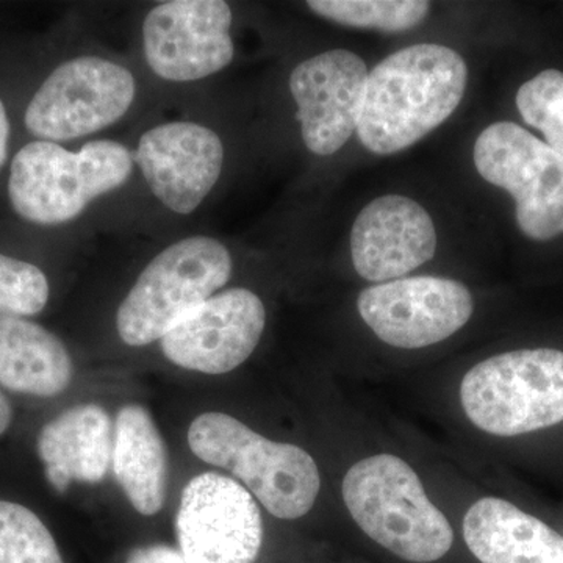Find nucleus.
<instances>
[{
	"instance_id": "1",
	"label": "nucleus",
	"mask_w": 563,
	"mask_h": 563,
	"mask_svg": "<svg viewBox=\"0 0 563 563\" xmlns=\"http://www.w3.org/2000/svg\"><path fill=\"white\" fill-rule=\"evenodd\" d=\"M466 79V63L451 47L417 44L395 52L369 70L358 140L374 154L407 150L454 113Z\"/></svg>"
},
{
	"instance_id": "2",
	"label": "nucleus",
	"mask_w": 563,
	"mask_h": 563,
	"mask_svg": "<svg viewBox=\"0 0 563 563\" xmlns=\"http://www.w3.org/2000/svg\"><path fill=\"white\" fill-rule=\"evenodd\" d=\"M342 492L358 528L404 561L435 562L453 547L450 521L428 498L412 466L396 455L355 463Z\"/></svg>"
},
{
	"instance_id": "3",
	"label": "nucleus",
	"mask_w": 563,
	"mask_h": 563,
	"mask_svg": "<svg viewBox=\"0 0 563 563\" xmlns=\"http://www.w3.org/2000/svg\"><path fill=\"white\" fill-rule=\"evenodd\" d=\"M132 168L131 152L118 141H90L79 152L33 141L11 162L10 202L33 224H65L96 198L124 185Z\"/></svg>"
},
{
	"instance_id": "4",
	"label": "nucleus",
	"mask_w": 563,
	"mask_h": 563,
	"mask_svg": "<svg viewBox=\"0 0 563 563\" xmlns=\"http://www.w3.org/2000/svg\"><path fill=\"white\" fill-rule=\"evenodd\" d=\"M188 444L196 457L242 481L280 520L303 517L317 501L321 477L312 455L296 444L272 442L231 415L207 412L196 418Z\"/></svg>"
},
{
	"instance_id": "5",
	"label": "nucleus",
	"mask_w": 563,
	"mask_h": 563,
	"mask_svg": "<svg viewBox=\"0 0 563 563\" xmlns=\"http://www.w3.org/2000/svg\"><path fill=\"white\" fill-rule=\"evenodd\" d=\"M466 417L481 431L515 437L563 421V352L520 350L477 363L461 384Z\"/></svg>"
},
{
	"instance_id": "6",
	"label": "nucleus",
	"mask_w": 563,
	"mask_h": 563,
	"mask_svg": "<svg viewBox=\"0 0 563 563\" xmlns=\"http://www.w3.org/2000/svg\"><path fill=\"white\" fill-rule=\"evenodd\" d=\"M232 255L211 236L180 240L162 251L140 274L117 314L129 346L162 340L180 318L207 301L231 279Z\"/></svg>"
},
{
	"instance_id": "7",
	"label": "nucleus",
	"mask_w": 563,
	"mask_h": 563,
	"mask_svg": "<svg viewBox=\"0 0 563 563\" xmlns=\"http://www.w3.org/2000/svg\"><path fill=\"white\" fill-rule=\"evenodd\" d=\"M483 179L512 195L518 228L548 242L563 233V157L515 122H495L474 144Z\"/></svg>"
},
{
	"instance_id": "8",
	"label": "nucleus",
	"mask_w": 563,
	"mask_h": 563,
	"mask_svg": "<svg viewBox=\"0 0 563 563\" xmlns=\"http://www.w3.org/2000/svg\"><path fill=\"white\" fill-rule=\"evenodd\" d=\"M131 70L101 57L63 63L44 80L25 110V128L41 141H69L102 131L131 109Z\"/></svg>"
},
{
	"instance_id": "9",
	"label": "nucleus",
	"mask_w": 563,
	"mask_h": 563,
	"mask_svg": "<svg viewBox=\"0 0 563 563\" xmlns=\"http://www.w3.org/2000/svg\"><path fill=\"white\" fill-rule=\"evenodd\" d=\"M176 533L187 563H255L263 543L261 509L235 479L199 474L181 490Z\"/></svg>"
},
{
	"instance_id": "10",
	"label": "nucleus",
	"mask_w": 563,
	"mask_h": 563,
	"mask_svg": "<svg viewBox=\"0 0 563 563\" xmlns=\"http://www.w3.org/2000/svg\"><path fill=\"white\" fill-rule=\"evenodd\" d=\"M357 309L384 343L420 350L454 335L472 318L474 303L461 282L420 276L366 288Z\"/></svg>"
},
{
	"instance_id": "11",
	"label": "nucleus",
	"mask_w": 563,
	"mask_h": 563,
	"mask_svg": "<svg viewBox=\"0 0 563 563\" xmlns=\"http://www.w3.org/2000/svg\"><path fill=\"white\" fill-rule=\"evenodd\" d=\"M232 10L222 0H172L143 24V51L163 80L195 81L228 68L235 55Z\"/></svg>"
},
{
	"instance_id": "12",
	"label": "nucleus",
	"mask_w": 563,
	"mask_h": 563,
	"mask_svg": "<svg viewBox=\"0 0 563 563\" xmlns=\"http://www.w3.org/2000/svg\"><path fill=\"white\" fill-rule=\"evenodd\" d=\"M266 324L262 299L246 288L213 295L177 321L162 339L165 357L180 368L231 373L251 357Z\"/></svg>"
},
{
	"instance_id": "13",
	"label": "nucleus",
	"mask_w": 563,
	"mask_h": 563,
	"mask_svg": "<svg viewBox=\"0 0 563 563\" xmlns=\"http://www.w3.org/2000/svg\"><path fill=\"white\" fill-rule=\"evenodd\" d=\"M369 70L358 55L335 49L307 58L290 76L307 150L328 157L357 132Z\"/></svg>"
},
{
	"instance_id": "14",
	"label": "nucleus",
	"mask_w": 563,
	"mask_h": 563,
	"mask_svg": "<svg viewBox=\"0 0 563 563\" xmlns=\"http://www.w3.org/2000/svg\"><path fill=\"white\" fill-rule=\"evenodd\" d=\"M135 162L163 206L190 214L220 179L224 146L198 122H165L141 136Z\"/></svg>"
},
{
	"instance_id": "15",
	"label": "nucleus",
	"mask_w": 563,
	"mask_h": 563,
	"mask_svg": "<svg viewBox=\"0 0 563 563\" xmlns=\"http://www.w3.org/2000/svg\"><path fill=\"white\" fill-rule=\"evenodd\" d=\"M435 251L432 218L406 196L374 199L352 225V263L358 276L369 282L401 279L431 261Z\"/></svg>"
},
{
	"instance_id": "16",
	"label": "nucleus",
	"mask_w": 563,
	"mask_h": 563,
	"mask_svg": "<svg viewBox=\"0 0 563 563\" xmlns=\"http://www.w3.org/2000/svg\"><path fill=\"white\" fill-rule=\"evenodd\" d=\"M113 422L98 404L70 407L41 429L38 454L52 487L66 493L73 483L98 484L110 470Z\"/></svg>"
},
{
	"instance_id": "17",
	"label": "nucleus",
	"mask_w": 563,
	"mask_h": 563,
	"mask_svg": "<svg viewBox=\"0 0 563 563\" xmlns=\"http://www.w3.org/2000/svg\"><path fill=\"white\" fill-rule=\"evenodd\" d=\"M463 539L483 563H563L561 533L499 498H483L470 507Z\"/></svg>"
},
{
	"instance_id": "18",
	"label": "nucleus",
	"mask_w": 563,
	"mask_h": 563,
	"mask_svg": "<svg viewBox=\"0 0 563 563\" xmlns=\"http://www.w3.org/2000/svg\"><path fill=\"white\" fill-rule=\"evenodd\" d=\"M113 473L136 512H161L168 485V453L144 407L124 406L114 421Z\"/></svg>"
},
{
	"instance_id": "19",
	"label": "nucleus",
	"mask_w": 563,
	"mask_h": 563,
	"mask_svg": "<svg viewBox=\"0 0 563 563\" xmlns=\"http://www.w3.org/2000/svg\"><path fill=\"white\" fill-rule=\"evenodd\" d=\"M73 361L57 335L36 322L0 317V384L24 395H60L73 380Z\"/></svg>"
},
{
	"instance_id": "20",
	"label": "nucleus",
	"mask_w": 563,
	"mask_h": 563,
	"mask_svg": "<svg viewBox=\"0 0 563 563\" xmlns=\"http://www.w3.org/2000/svg\"><path fill=\"white\" fill-rule=\"evenodd\" d=\"M318 16L355 29L404 32L417 27L429 13V2L420 0H310Z\"/></svg>"
},
{
	"instance_id": "21",
	"label": "nucleus",
	"mask_w": 563,
	"mask_h": 563,
	"mask_svg": "<svg viewBox=\"0 0 563 563\" xmlns=\"http://www.w3.org/2000/svg\"><path fill=\"white\" fill-rule=\"evenodd\" d=\"M0 563H63L49 529L21 504L0 501Z\"/></svg>"
},
{
	"instance_id": "22",
	"label": "nucleus",
	"mask_w": 563,
	"mask_h": 563,
	"mask_svg": "<svg viewBox=\"0 0 563 563\" xmlns=\"http://www.w3.org/2000/svg\"><path fill=\"white\" fill-rule=\"evenodd\" d=\"M517 109L526 124L542 132L548 146L563 157V73L542 70L521 85Z\"/></svg>"
},
{
	"instance_id": "23",
	"label": "nucleus",
	"mask_w": 563,
	"mask_h": 563,
	"mask_svg": "<svg viewBox=\"0 0 563 563\" xmlns=\"http://www.w3.org/2000/svg\"><path fill=\"white\" fill-rule=\"evenodd\" d=\"M49 291L38 266L0 254V317H35L47 306Z\"/></svg>"
},
{
	"instance_id": "24",
	"label": "nucleus",
	"mask_w": 563,
	"mask_h": 563,
	"mask_svg": "<svg viewBox=\"0 0 563 563\" xmlns=\"http://www.w3.org/2000/svg\"><path fill=\"white\" fill-rule=\"evenodd\" d=\"M125 563H187L184 554L168 544L135 548Z\"/></svg>"
},
{
	"instance_id": "25",
	"label": "nucleus",
	"mask_w": 563,
	"mask_h": 563,
	"mask_svg": "<svg viewBox=\"0 0 563 563\" xmlns=\"http://www.w3.org/2000/svg\"><path fill=\"white\" fill-rule=\"evenodd\" d=\"M10 141V121L7 117L5 106H3L2 99H0V168L7 161V152H9Z\"/></svg>"
},
{
	"instance_id": "26",
	"label": "nucleus",
	"mask_w": 563,
	"mask_h": 563,
	"mask_svg": "<svg viewBox=\"0 0 563 563\" xmlns=\"http://www.w3.org/2000/svg\"><path fill=\"white\" fill-rule=\"evenodd\" d=\"M11 418H13V412H11L9 399L0 391V435L10 428Z\"/></svg>"
}]
</instances>
